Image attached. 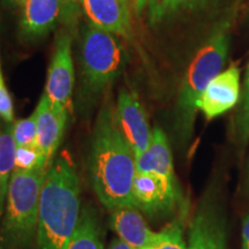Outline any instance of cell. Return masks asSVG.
<instances>
[{"label": "cell", "instance_id": "484cf974", "mask_svg": "<svg viewBox=\"0 0 249 249\" xmlns=\"http://www.w3.org/2000/svg\"><path fill=\"white\" fill-rule=\"evenodd\" d=\"M107 249H133L130 246H128L126 242H124L121 239H113V241L111 242V245L108 246Z\"/></svg>", "mask_w": 249, "mask_h": 249}, {"label": "cell", "instance_id": "9c48e42d", "mask_svg": "<svg viewBox=\"0 0 249 249\" xmlns=\"http://www.w3.org/2000/svg\"><path fill=\"white\" fill-rule=\"evenodd\" d=\"M186 249H227L225 218L209 197L201 202L189 223Z\"/></svg>", "mask_w": 249, "mask_h": 249}, {"label": "cell", "instance_id": "6da1fadb", "mask_svg": "<svg viewBox=\"0 0 249 249\" xmlns=\"http://www.w3.org/2000/svg\"><path fill=\"white\" fill-rule=\"evenodd\" d=\"M136 156L118 126L116 108L105 101L99 111L90 143L88 178L101 203L108 210L135 207L133 183Z\"/></svg>", "mask_w": 249, "mask_h": 249}, {"label": "cell", "instance_id": "d6986e66", "mask_svg": "<svg viewBox=\"0 0 249 249\" xmlns=\"http://www.w3.org/2000/svg\"><path fill=\"white\" fill-rule=\"evenodd\" d=\"M183 222L185 213L179 214L157 233L150 245L143 249H186L187 245L183 240Z\"/></svg>", "mask_w": 249, "mask_h": 249}, {"label": "cell", "instance_id": "e0dca14e", "mask_svg": "<svg viewBox=\"0 0 249 249\" xmlns=\"http://www.w3.org/2000/svg\"><path fill=\"white\" fill-rule=\"evenodd\" d=\"M66 249H104L101 220L95 208L86 205Z\"/></svg>", "mask_w": 249, "mask_h": 249}, {"label": "cell", "instance_id": "9a60e30c", "mask_svg": "<svg viewBox=\"0 0 249 249\" xmlns=\"http://www.w3.org/2000/svg\"><path fill=\"white\" fill-rule=\"evenodd\" d=\"M110 226L119 239L133 249L147 247L157 235L149 229L136 207H121L111 210Z\"/></svg>", "mask_w": 249, "mask_h": 249}, {"label": "cell", "instance_id": "44dd1931", "mask_svg": "<svg viewBox=\"0 0 249 249\" xmlns=\"http://www.w3.org/2000/svg\"><path fill=\"white\" fill-rule=\"evenodd\" d=\"M236 129L242 142L249 141V64L246 70L240 108L236 117Z\"/></svg>", "mask_w": 249, "mask_h": 249}, {"label": "cell", "instance_id": "4316f807", "mask_svg": "<svg viewBox=\"0 0 249 249\" xmlns=\"http://www.w3.org/2000/svg\"><path fill=\"white\" fill-rule=\"evenodd\" d=\"M24 0H1L2 6L6 8H13L18 7V6H21L23 4Z\"/></svg>", "mask_w": 249, "mask_h": 249}, {"label": "cell", "instance_id": "7a4b0ae2", "mask_svg": "<svg viewBox=\"0 0 249 249\" xmlns=\"http://www.w3.org/2000/svg\"><path fill=\"white\" fill-rule=\"evenodd\" d=\"M81 216L80 180L66 155L53 160L40 189L36 249H66Z\"/></svg>", "mask_w": 249, "mask_h": 249}, {"label": "cell", "instance_id": "83f0119b", "mask_svg": "<svg viewBox=\"0 0 249 249\" xmlns=\"http://www.w3.org/2000/svg\"><path fill=\"white\" fill-rule=\"evenodd\" d=\"M244 249H249V244L244 245Z\"/></svg>", "mask_w": 249, "mask_h": 249}, {"label": "cell", "instance_id": "8fae6325", "mask_svg": "<svg viewBox=\"0 0 249 249\" xmlns=\"http://www.w3.org/2000/svg\"><path fill=\"white\" fill-rule=\"evenodd\" d=\"M118 126L135 156L141 155L149 147L151 140L150 127L141 102L135 92L123 89L116 107Z\"/></svg>", "mask_w": 249, "mask_h": 249}, {"label": "cell", "instance_id": "ac0fdd59", "mask_svg": "<svg viewBox=\"0 0 249 249\" xmlns=\"http://www.w3.org/2000/svg\"><path fill=\"white\" fill-rule=\"evenodd\" d=\"M15 150H17V144L14 141L13 124H12L0 134V224L4 217L9 182L14 171Z\"/></svg>", "mask_w": 249, "mask_h": 249}, {"label": "cell", "instance_id": "8992f818", "mask_svg": "<svg viewBox=\"0 0 249 249\" xmlns=\"http://www.w3.org/2000/svg\"><path fill=\"white\" fill-rule=\"evenodd\" d=\"M234 4L232 0H148L145 9L152 28H165L195 18L223 15Z\"/></svg>", "mask_w": 249, "mask_h": 249}, {"label": "cell", "instance_id": "30bf717a", "mask_svg": "<svg viewBox=\"0 0 249 249\" xmlns=\"http://www.w3.org/2000/svg\"><path fill=\"white\" fill-rule=\"evenodd\" d=\"M37 123L36 148L39 158L37 166L48 171L53 163L55 151L60 144L67 123L68 111L53 107L43 93L35 108Z\"/></svg>", "mask_w": 249, "mask_h": 249}, {"label": "cell", "instance_id": "7c38bea8", "mask_svg": "<svg viewBox=\"0 0 249 249\" xmlns=\"http://www.w3.org/2000/svg\"><path fill=\"white\" fill-rule=\"evenodd\" d=\"M20 8V35L28 42H36L65 18L66 0H24Z\"/></svg>", "mask_w": 249, "mask_h": 249}, {"label": "cell", "instance_id": "7402d4cb", "mask_svg": "<svg viewBox=\"0 0 249 249\" xmlns=\"http://www.w3.org/2000/svg\"><path fill=\"white\" fill-rule=\"evenodd\" d=\"M38 151L36 145L17 147L14 160V171H29L38 164Z\"/></svg>", "mask_w": 249, "mask_h": 249}, {"label": "cell", "instance_id": "277c9868", "mask_svg": "<svg viewBox=\"0 0 249 249\" xmlns=\"http://www.w3.org/2000/svg\"><path fill=\"white\" fill-rule=\"evenodd\" d=\"M46 172L38 166L13 171L0 224V249H28L36 241L40 189Z\"/></svg>", "mask_w": 249, "mask_h": 249}, {"label": "cell", "instance_id": "f1b7e54d", "mask_svg": "<svg viewBox=\"0 0 249 249\" xmlns=\"http://www.w3.org/2000/svg\"><path fill=\"white\" fill-rule=\"evenodd\" d=\"M77 1H79V4H80V0H77Z\"/></svg>", "mask_w": 249, "mask_h": 249}, {"label": "cell", "instance_id": "5b68a950", "mask_svg": "<svg viewBox=\"0 0 249 249\" xmlns=\"http://www.w3.org/2000/svg\"><path fill=\"white\" fill-rule=\"evenodd\" d=\"M114 36L91 22L82 28L79 62L81 95L86 101L102 95L123 67V49Z\"/></svg>", "mask_w": 249, "mask_h": 249}, {"label": "cell", "instance_id": "5bb4252c", "mask_svg": "<svg viewBox=\"0 0 249 249\" xmlns=\"http://www.w3.org/2000/svg\"><path fill=\"white\" fill-rule=\"evenodd\" d=\"M89 22L124 38L132 36V14L124 0H80Z\"/></svg>", "mask_w": 249, "mask_h": 249}, {"label": "cell", "instance_id": "4fadbf2b", "mask_svg": "<svg viewBox=\"0 0 249 249\" xmlns=\"http://www.w3.org/2000/svg\"><path fill=\"white\" fill-rule=\"evenodd\" d=\"M240 99V70L233 65L220 71L207 86L197 101V108L208 120L231 110Z\"/></svg>", "mask_w": 249, "mask_h": 249}, {"label": "cell", "instance_id": "ffe728a7", "mask_svg": "<svg viewBox=\"0 0 249 249\" xmlns=\"http://www.w3.org/2000/svg\"><path fill=\"white\" fill-rule=\"evenodd\" d=\"M13 136L17 147L36 145L37 123L35 111L26 119L15 121L13 124Z\"/></svg>", "mask_w": 249, "mask_h": 249}, {"label": "cell", "instance_id": "cb8c5ba5", "mask_svg": "<svg viewBox=\"0 0 249 249\" xmlns=\"http://www.w3.org/2000/svg\"><path fill=\"white\" fill-rule=\"evenodd\" d=\"M147 1L148 0H124L132 17L133 15H141L147 7Z\"/></svg>", "mask_w": 249, "mask_h": 249}, {"label": "cell", "instance_id": "ba28073f", "mask_svg": "<svg viewBox=\"0 0 249 249\" xmlns=\"http://www.w3.org/2000/svg\"><path fill=\"white\" fill-rule=\"evenodd\" d=\"M133 197L139 210L154 216L173 210L180 194L176 180L156 173L136 172Z\"/></svg>", "mask_w": 249, "mask_h": 249}, {"label": "cell", "instance_id": "3957f363", "mask_svg": "<svg viewBox=\"0 0 249 249\" xmlns=\"http://www.w3.org/2000/svg\"><path fill=\"white\" fill-rule=\"evenodd\" d=\"M238 8L236 2L218 18L183 75L176 107V128L183 143L192 136L198 98L225 65Z\"/></svg>", "mask_w": 249, "mask_h": 249}, {"label": "cell", "instance_id": "2e32d148", "mask_svg": "<svg viewBox=\"0 0 249 249\" xmlns=\"http://www.w3.org/2000/svg\"><path fill=\"white\" fill-rule=\"evenodd\" d=\"M136 172L156 173L176 180L169 140L160 127L152 129L149 147L136 156Z\"/></svg>", "mask_w": 249, "mask_h": 249}, {"label": "cell", "instance_id": "d4e9b609", "mask_svg": "<svg viewBox=\"0 0 249 249\" xmlns=\"http://www.w3.org/2000/svg\"><path fill=\"white\" fill-rule=\"evenodd\" d=\"M242 244H249V214L246 217L244 225H242Z\"/></svg>", "mask_w": 249, "mask_h": 249}, {"label": "cell", "instance_id": "603a6c76", "mask_svg": "<svg viewBox=\"0 0 249 249\" xmlns=\"http://www.w3.org/2000/svg\"><path fill=\"white\" fill-rule=\"evenodd\" d=\"M0 117L6 123H12L14 120V107L11 93L5 85L4 75H2L1 60H0Z\"/></svg>", "mask_w": 249, "mask_h": 249}, {"label": "cell", "instance_id": "52a82bcc", "mask_svg": "<svg viewBox=\"0 0 249 249\" xmlns=\"http://www.w3.org/2000/svg\"><path fill=\"white\" fill-rule=\"evenodd\" d=\"M74 83L75 71L71 57V34L64 29L58 34L55 39L44 93L53 107L68 111Z\"/></svg>", "mask_w": 249, "mask_h": 249}]
</instances>
